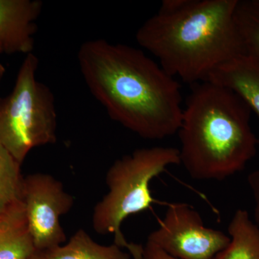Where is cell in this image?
<instances>
[{
  "label": "cell",
  "mask_w": 259,
  "mask_h": 259,
  "mask_svg": "<svg viewBox=\"0 0 259 259\" xmlns=\"http://www.w3.org/2000/svg\"><path fill=\"white\" fill-rule=\"evenodd\" d=\"M3 54V53H2V51L0 50V54Z\"/></svg>",
  "instance_id": "20"
},
{
  "label": "cell",
  "mask_w": 259,
  "mask_h": 259,
  "mask_svg": "<svg viewBox=\"0 0 259 259\" xmlns=\"http://www.w3.org/2000/svg\"><path fill=\"white\" fill-rule=\"evenodd\" d=\"M5 71H6V69H5L4 65L0 63V82H1L2 79H3V76H4Z\"/></svg>",
  "instance_id": "19"
},
{
  "label": "cell",
  "mask_w": 259,
  "mask_h": 259,
  "mask_svg": "<svg viewBox=\"0 0 259 259\" xmlns=\"http://www.w3.org/2000/svg\"><path fill=\"white\" fill-rule=\"evenodd\" d=\"M180 164L178 148L170 146L139 148L116 160L107 172L108 192L94 208L95 231L113 235L115 244L127 248L133 258L141 259L143 245L127 242L121 226L129 216L144 212L154 203L150 187L153 179L168 167Z\"/></svg>",
  "instance_id": "4"
},
{
  "label": "cell",
  "mask_w": 259,
  "mask_h": 259,
  "mask_svg": "<svg viewBox=\"0 0 259 259\" xmlns=\"http://www.w3.org/2000/svg\"><path fill=\"white\" fill-rule=\"evenodd\" d=\"M142 259H179L168 255L156 245L146 242L143 246Z\"/></svg>",
  "instance_id": "16"
},
{
  "label": "cell",
  "mask_w": 259,
  "mask_h": 259,
  "mask_svg": "<svg viewBox=\"0 0 259 259\" xmlns=\"http://www.w3.org/2000/svg\"><path fill=\"white\" fill-rule=\"evenodd\" d=\"M28 259H48L46 256L45 253H40V252H37L35 255H32Z\"/></svg>",
  "instance_id": "18"
},
{
  "label": "cell",
  "mask_w": 259,
  "mask_h": 259,
  "mask_svg": "<svg viewBox=\"0 0 259 259\" xmlns=\"http://www.w3.org/2000/svg\"><path fill=\"white\" fill-rule=\"evenodd\" d=\"M40 0H0V50L7 54H32Z\"/></svg>",
  "instance_id": "8"
},
{
  "label": "cell",
  "mask_w": 259,
  "mask_h": 259,
  "mask_svg": "<svg viewBox=\"0 0 259 259\" xmlns=\"http://www.w3.org/2000/svg\"><path fill=\"white\" fill-rule=\"evenodd\" d=\"M77 62L89 90L112 120L145 139L177 134L181 85L144 51L95 39L81 44Z\"/></svg>",
  "instance_id": "1"
},
{
  "label": "cell",
  "mask_w": 259,
  "mask_h": 259,
  "mask_svg": "<svg viewBox=\"0 0 259 259\" xmlns=\"http://www.w3.org/2000/svg\"><path fill=\"white\" fill-rule=\"evenodd\" d=\"M238 0H187L172 13L158 12L136 32L140 47L168 74L191 86L246 54L236 21Z\"/></svg>",
  "instance_id": "2"
},
{
  "label": "cell",
  "mask_w": 259,
  "mask_h": 259,
  "mask_svg": "<svg viewBox=\"0 0 259 259\" xmlns=\"http://www.w3.org/2000/svg\"><path fill=\"white\" fill-rule=\"evenodd\" d=\"M228 231L229 244L214 259H259V229L246 210L236 211Z\"/></svg>",
  "instance_id": "11"
},
{
  "label": "cell",
  "mask_w": 259,
  "mask_h": 259,
  "mask_svg": "<svg viewBox=\"0 0 259 259\" xmlns=\"http://www.w3.org/2000/svg\"><path fill=\"white\" fill-rule=\"evenodd\" d=\"M248 183L255 202L254 221L253 222L259 229V170L253 171L248 175Z\"/></svg>",
  "instance_id": "15"
},
{
  "label": "cell",
  "mask_w": 259,
  "mask_h": 259,
  "mask_svg": "<svg viewBox=\"0 0 259 259\" xmlns=\"http://www.w3.org/2000/svg\"><path fill=\"white\" fill-rule=\"evenodd\" d=\"M48 259H131L130 253L115 244L97 243L83 229H79L66 244L46 252Z\"/></svg>",
  "instance_id": "12"
},
{
  "label": "cell",
  "mask_w": 259,
  "mask_h": 259,
  "mask_svg": "<svg viewBox=\"0 0 259 259\" xmlns=\"http://www.w3.org/2000/svg\"><path fill=\"white\" fill-rule=\"evenodd\" d=\"M251 112L231 89L210 81L192 85L177 132L180 164L191 178L223 181L245 168L258 147Z\"/></svg>",
  "instance_id": "3"
},
{
  "label": "cell",
  "mask_w": 259,
  "mask_h": 259,
  "mask_svg": "<svg viewBox=\"0 0 259 259\" xmlns=\"http://www.w3.org/2000/svg\"><path fill=\"white\" fill-rule=\"evenodd\" d=\"M36 253L20 197L0 215V259H28Z\"/></svg>",
  "instance_id": "10"
},
{
  "label": "cell",
  "mask_w": 259,
  "mask_h": 259,
  "mask_svg": "<svg viewBox=\"0 0 259 259\" xmlns=\"http://www.w3.org/2000/svg\"><path fill=\"white\" fill-rule=\"evenodd\" d=\"M38 63L35 54L26 55L13 91L0 99V146L21 166L32 148L57 141L55 99L36 79Z\"/></svg>",
  "instance_id": "5"
},
{
  "label": "cell",
  "mask_w": 259,
  "mask_h": 259,
  "mask_svg": "<svg viewBox=\"0 0 259 259\" xmlns=\"http://www.w3.org/2000/svg\"><path fill=\"white\" fill-rule=\"evenodd\" d=\"M235 21L247 52L259 57V0H238Z\"/></svg>",
  "instance_id": "13"
},
{
  "label": "cell",
  "mask_w": 259,
  "mask_h": 259,
  "mask_svg": "<svg viewBox=\"0 0 259 259\" xmlns=\"http://www.w3.org/2000/svg\"><path fill=\"white\" fill-rule=\"evenodd\" d=\"M207 81L223 85L236 92L259 118L258 56L248 52L242 54L214 70Z\"/></svg>",
  "instance_id": "9"
},
{
  "label": "cell",
  "mask_w": 259,
  "mask_h": 259,
  "mask_svg": "<svg viewBox=\"0 0 259 259\" xmlns=\"http://www.w3.org/2000/svg\"><path fill=\"white\" fill-rule=\"evenodd\" d=\"M20 167L12 157L0 165V215L20 197L23 179Z\"/></svg>",
  "instance_id": "14"
},
{
  "label": "cell",
  "mask_w": 259,
  "mask_h": 259,
  "mask_svg": "<svg viewBox=\"0 0 259 259\" xmlns=\"http://www.w3.org/2000/svg\"><path fill=\"white\" fill-rule=\"evenodd\" d=\"M27 223L37 252L46 253L66 241L61 215L74 206V199L60 181L48 174L23 177L20 194Z\"/></svg>",
  "instance_id": "6"
},
{
  "label": "cell",
  "mask_w": 259,
  "mask_h": 259,
  "mask_svg": "<svg viewBox=\"0 0 259 259\" xmlns=\"http://www.w3.org/2000/svg\"><path fill=\"white\" fill-rule=\"evenodd\" d=\"M11 157L12 156L8 153V151H7L4 148L0 146V165Z\"/></svg>",
  "instance_id": "17"
},
{
  "label": "cell",
  "mask_w": 259,
  "mask_h": 259,
  "mask_svg": "<svg viewBox=\"0 0 259 259\" xmlns=\"http://www.w3.org/2000/svg\"><path fill=\"white\" fill-rule=\"evenodd\" d=\"M229 236L204 225L200 214L185 203L167 207L148 243L179 259H214L229 244Z\"/></svg>",
  "instance_id": "7"
}]
</instances>
